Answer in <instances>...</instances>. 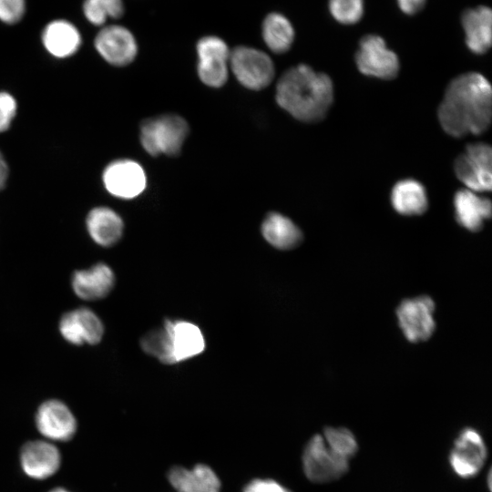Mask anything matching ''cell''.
I'll return each instance as SVG.
<instances>
[{
  "label": "cell",
  "mask_w": 492,
  "mask_h": 492,
  "mask_svg": "<svg viewBox=\"0 0 492 492\" xmlns=\"http://www.w3.org/2000/svg\"><path fill=\"white\" fill-rule=\"evenodd\" d=\"M437 115L443 129L453 137L485 132L492 115V91L487 79L477 72L455 77L446 89Z\"/></svg>",
  "instance_id": "1"
},
{
  "label": "cell",
  "mask_w": 492,
  "mask_h": 492,
  "mask_svg": "<svg viewBox=\"0 0 492 492\" xmlns=\"http://www.w3.org/2000/svg\"><path fill=\"white\" fill-rule=\"evenodd\" d=\"M277 104L294 118L307 123L322 120L333 99L331 78L305 64L287 69L276 85Z\"/></svg>",
  "instance_id": "2"
},
{
  "label": "cell",
  "mask_w": 492,
  "mask_h": 492,
  "mask_svg": "<svg viewBox=\"0 0 492 492\" xmlns=\"http://www.w3.org/2000/svg\"><path fill=\"white\" fill-rule=\"evenodd\" d=\"M188 122L177 114H165L145 119L139 128L140 144L144 150L158 157L178 156L189 135Z\"/></svg>",
  "instance_id": "3"
},
{
  "label": "cell",
  "mask_w": 492,
  "mask_h": 492,
  "mask_svg": "<svg viewBox=\"0 0 492 492\" xmlns=\"http://www.w3.org/2000/svg\"><path fill=\"white\" fill-rule=\"evenodd\" d=\"M231 69L241 85L251 90L268 87L275 74L271 57L261 50L240 46L230 53Z\"/></svg>",
  "instance_id": "4"
},
{
  "label": "cell",
  "mask_w": 492,
  "mask_h": 492,
  "mask_svg": "<svg viewBox=\"0 0 492 492\" xmlns=\"http://www.w3.org/2000/svg\"><path fill=\"white\" fill-rule=\"evenodd\" d=\"M105 190L121 200H132L139 196L147 186L143 167L131 159H118L108 162L101 172Z\"/></svg>",
  "instance_id": "5"
},
{
  "label": "cell",
  "mask_w": 492,
  "mask_h": 492,
  "mask_svg": "<svg viewBox=\"0 0 492 492\" xmlns=\"http://www.w3.org/2000/svg\"><path fill=\"white\" fill-rule=\"evenodd\" d=\"M305 476L314 483H328L342 477L349 468V461L338 456L326 445L322 435L313 436L302 454Z\"/></svg>",
  "instance_id": "6"
},
{
  "label": "cell",
  "mask_w": 492,
  "mask_h": 492,
  "mask_svg": "<svg viewBox=\"0 0 492 492\" xmlns=\"http://www.w3.org/2000/svg\"><path fill=\"white\" fill-rule=\"evenodd\" d=\"M492 150L489 145H468L455 161V173L466 188L475 192L489 191L492 186Z\"/></svg>",
  "instance_id": "7"
},
{
  "label": "cell",
  "mask_w": 492,
  "mask_h": 492,
  "mask_svg": "<svg viewBox=\"0 0 492 492\" xmlns=\"http://www.w3.org/2000/svg\"><path fill=\"white\" fill-rule=\"evenodd\" d=\"M355 63L362 74L386 80L395 78L400 67L397 55L376 35L360 39Z\"/></svg>",
  "instance_id": "8"
},
{
  "label": "cell",
  "mask_w": 492,
  "mask_h": 492,
  "mask_svg": "<svg viewBox=\"0 0 492 492\" xmlns=\"http://www.w3.org/2000/svg\"><path fill=\"white\" fill-rule=\"evenodd\" d=\"M197 72L200 81L210 87H222L229 76L231 50L225 41L215 36L199 39L196 45Z\"/></svg>",
  "instance_id": "9"
},
{
  "label": "cell",
  "mask_w": 492,
  "mask_h": 492,
  "mask_svg": "<svg viewBox=\"0 0 492 492\" xmlns=\"http://www.w3.org/2000/svg\"><path fill=\"white\" fill-rule=\"evenodd\" d=\"M435 302L426 295L403 301L396 310L399 326L411 343L424 342L435 332Z\"/></svg>",
  "instance_id": "10"
},
{
  "label": "cell",
  "mask_w": 492,
  "mask_h": 492,
  "mask_svg": "<svg viewBox=\"0 0 492 492\" xmlns=\"http://www.w3.org/2000/svg\"><path fill=\"white\" fill-rule=\"evenodd\" d=\"M94 47L104 61L118 67L132 63L138 54L133 34L118 25L103 26L94 38Z\"/></svg>",
  "instance_id": "11"
},
{
  "label": "cell",
  "mask_w": 492,
  "mask_h": 492,
  "mask_svg": "<svg viewBox=\"0 0 492 492\" xmlns=\"http://www.w3.org/2000/svg\"><path fill=\"white\" fill-rule=\"evenodd\" d=\"M486 458L487 448L482 436L475 429L466 428L454 443L449 462L457 476L468 478L477 475Z\"/></svg>",
  "instance_id": "12"
},
{
  "label": "cell",
  "mask_w": 492,
  "mask_h": 492,
  "mask_svg": "<svg viewBox=\"0 0 492 492\" xmlns=\"http://www.w3.org/2000/svg\"><path fill=\"white\" fill-rule=\"evenodd\" d=\"M58 329L62 337L74 345L97 344L104 334L101 319L87 307H79L64 313Z\"/></svg>",
  "instance_id": "13"
},
{
  "label": "cell",
  "mask_w": 492,
  "mask_h": 492,
  "mask_svg": "<svg viewBox=\"0 0 492 492\" xmlns=\"http://www.w3.org/2000/svg\"><path fill=\"white\" fill-rule=\"evenodd\" d=\"M38 431L47 439L67 441L76 433V418L63 402L51 399L42 403L36 414Z\"/></svg>",
  "instance_id": "14"
},
{
  "label": "cell",
  "mask_w": 492,
  "mask_h": 492,
  "mask_svg": "<svg viewBox=\"0 0 492 492\" xmlns=\"http://www.w3.org/2000/svg\"><path fill=\"white\" fill-rule=\"evenodd\" d=\"M115 285L112 269L97 262L87 269L77 270L71 276L75 294L84 301H97L108 296Z\"/></svg>",
  "instance_id": "15"
},
{
  "label": "cell",
  "mask_w": 492,
  "mask_h": 492,
  "mask_svg": "<svg viewBox=\"0 0 492 492\" xmlns=\"http://www.w3.org/2000/svg\"><path fill=\"white\" fill-rule=\"evenodd\" d=\"M23 471L30 477L45 479L59 468L61 456L58 449L51 443L35 440L26 443L20 452Z\"/></svg>",
  "instance_id": "16"
},
{
  "label": "cell",
  "mask_w": 492,
  "mask_h": 492,
  "mask_svg": "<svg viewBox=\"0 0 492 492\" xmlns=\"http://www.w3.org/2000/svg\"><path fill=\"white\" fill-rule=\"evenodd\" d=\"M164 327L168 332L173 364L195 357L204 351V336L196 324L182 320H166Z\"/></svg>",
  "instance_id": "17"
},
{
  "label": "cell",
  "mask_w": 492,
  "mask_h": 492,
  "mask_svg": "<svg viewBox=\"0 0 492 492\" xmlns=\"http://www.w3.org/2000/svg\"><path fill=\"white\" fill-rule=\"evenodd\" d=\"M85 226L90 239L101 247L118 243L124 231V221L113 209L104 205L91 208L85 218Z\"/></svg>",
  "instance_id": "18"
},
{
  "label": "cell",
  "mask_w": 492,
  "mask_h": 492,
  "mask_svg": "<svg viewBox=\"0 0 492 492\" xmlns=\"http://www.w3.org/2000/svg\"><path fill=\"white\" fill-rule=\"evenodd\" d=\"M41 42L45 50L56 59H66L76 55L82 45L77 27L65 19L49 22L42 30Z\"/></svg>",
  "instance_id": "19"
},
{
  "label": "cell",
  "mask_w": 492,
  "mask_h": 492,
  "mask_svg": "<svg viewBox=\"0 0 492 492\" xmlns=\"http://www.w3.org/2000/svg\"><path fill=\"white\" fill-rule=\"evenodd\" d=\"M468 49L477 55L485 54L492 43V11L486 5L466 9L461 16Z\"/></svg>",
  "instance_id": "20"
},
{
  "label": "cell",
  "mask_w": 492,
  "mask_h": 492,
  "mask_svg": "<svg viewBox=\"0 0 492 492\" xmlns=\"http://www.w3.org/2000/svg\"><path fill=\"white\" fill-rule=\"evenodd\" d=\"M455 215L457 222L470 231H478L491 216L489 199L478 196L468 189L460 190L454 197Z\"/></svg>",
  "instance_id": "21"
},
{
  "label": "cell",
  "mask_w": 492,
  "mask_h": 492,
  "mask_svg": "<svg viewBox=\"0 0 492 492\" xmlns=\"http://www.w3.org/2000/svg\"><path fill=\"white\" fill-rule=\"evenodd\" d=\"M168 478L177 492H220V490L218 476L206 465L200 464L191 469L173 467Z\"/></svg>",
  "instance_id": "22"
},
{
  "label": "cell",
  "mask_w": 492,
  "mask_h": 492,
  "mask_svg": "<svg viewBox=\"0 0 492 492\" xmlns=\"http://www.w3.org/2000/svg\"><path fill=\"white\" fill-rule=\"evenodd\" d=\"M261 234L272 246L279 250H291L302 241V233L288 217L272 211L261 223Z\"/></svg>",
  "instance_id": "23"
},
{
  "label": "cell",
  "mask_w": 492,
  "mask_h": 492,
  "mask_svg": "<svg viewBox=\"0 0 492 492\" xmlns=\"http://www.w3.org/2000/svg\"><path fill=\"white\" fill-rule=\"evenodd\" d=\"M391 203L394 209L402 215H421L428 206L425 189L415 179L400 180L392 190Z\"/></svg>",
  "instance_id": "24"
},
{
  "label": "cell",
  "mask_w": 492,
  "mask_h": 492,
  "mask_svg": "<svg viewBox=\"0 0 492 492\" xmlns=\"http://www.w3.org/2000/svg\"><path fill=\"white\" fill-rule=\"evenodd\" d=\"M261 35L265 45L275 54L287 52L294 41V29L283 15L272 12L262 22Z\"/></svg>",
  "instance_id": "25"
},
{
  "label": "cell",
  "mask_w": 492,
  "mask_h": 492,
  "mask_svg": "<svg viewBox=\"0 0 492 492\" xmlns=\"http://www.w3.org/2000/svg\"><path fill=\"white\" fill-rule=\"evenodd\" d=\"M83 14L96 26H103L108 19H118L125 12L122 0H84Z\"/></svg>",
  "instance_id": "26"
},
{
  "label": "cell",
  "mask_w": 492,
  "mask_h": 492,
  "mask_svg": "<svg viewBox=\"0 0 492 492\" xmlns=\"http://www.w3.org/2000/svg\"><path fill=\"white\" fill-rule=\"evenodd\" d=\"M328 447L338 456L349 461L358 450L354 434L343 427H327L322 435Z\"/></svg>",
  "instance_id": "27"
},
{
  "label": "cell",
  "mask_w": 492,
  "mask_h": 492,
  "mask_svg": "<svg viewBox=\"0 0 492 492\" xmlns=\"http://www.w3.org/2000/svg\"><path fill=\"white\" fill-rule=\"evenodd\" d=\"M142 350L149 355L168 364H173L166 328L161 327L148 332L140 341Z\"/></svg>",
  "instance_id": "28"
},
{
  "label": "cell",
  "mask_w": 492,
  "mask_h": 492,
  "mask_svg": "<svg viewBox=\"0 0 492 492\" xmlns=\"http://www.w3.org/2000/svg\"><path fill=\"white\" fill-rule=\"evenodd\" d=\"M328 8L338 23L354 25L363 17L364 0H329Z\"/></svg>",
  "instance_id": "29"
},
{
  "label": "cell",
  "mask_w": 492,
  "mask_h": 492,
  "mask_svg": "<svg viewBox=\"0 0 492 492\" xmlns=\"http://www.w3.org/2000/svg\"><path fill=\"white\" fill-rule=\"evenodd\" d=\"M18 101L14 94L0 90V134L7 132L18 114Z\"/></svg>",
  "instance_id": "30"
},
{
  "label": "cell",
  "mask_w": 492,
  "mask_h": 492,
  "mask_svg": "<svg viewBox=\"0 0 492 492\" xmlns=\"http://www.w3.org/2000/svg\"><path fill=\"white\" fill-rule=\"evenodd\" d=\"M26 9V0H0V21L15 25L24 17Z\"/></svg>",
  "instance_id": "31"
},
{
  "label": "cell",
  "mask_w": 492,
  "mask_h": 492,
  "mask_svg": "<svg viewBox=\"0 0 492 492\" xmlns=\"http://www.w3.org/2000/svg\"><path fill=\"white\" fill-rule=\"evenodd\" d=\"M243 492H291L278 482L272 479H254L245 487Z\"/></svg>",
  "instance_id": "32"
},
{
  "label": "cell",
  "mask_w": 492,
  "mask_h": 492,
  "mask_svg": "<svg viewBox=\"0 0 492 492\" xmlns=\"http://www.w3.org/2000/svg\"><path fill=\"white\" fill-rule=\"evenodd\" d=\"M426 0H397L398 5L403 13L406 15H415L420 12Z\"/></svg>",
  "instance_id": "33"
},
{
  "label": "cell",
  "mask_w": 492,
  "mask_h": 492,
  "mask_svg": "<svg viewBox=\"0 0 492 492\" xmlns=\"http://www.w3.org/2000/svg\"><path fill=\"white\" fill-rule=\"evenodd\" d=\"M10 175V165L4 152L0 149V192L7 187Z\"/></svg>",
  "instance_id": "34"
},
{
  "label": "cell",
  "mask_w": 492,
  "mask_h": 492,
  "mask_svg": "<svg viewBox=\"0 0 492 492\" xmlns=\"http://www.w3.org/2000/svg\"><path fill=\"white\" fill-rule=\"evenodd\" d=\"M49 492H69L68 490H66L65 488H62V487H57V488H54L52 489L51 491Z\"/></svg>",
  "instance_id": "35"
}]
</instances>
